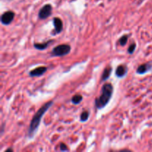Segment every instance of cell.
Returning a JSON list of instances; mask_svg holds the SVG:
<instances>
[{
	"instance_id": "11",
	"label": "cell",
	"mask_w": 152,
	"mask_h": 152,
	"mask_svg": "<svg viewBox=\"0 0 152 152\" xmlns=\"http://www.w3.org/2000/svg\"><path fill=\"white\" fill-rule=\"evenodd\" d=\"M111 72H112V68L111 67H106V68L104 69L103 72L102 74V77H101V81L104 82L105 80H108V78L111 76Z\"/></svg>"
},
{
	"instance_id": "15",
	"label": "cell",
	"mask_w": 152,
	"mask_h": 152,
	"mask_svg": "<svg viewBox=\"0 0 152 152\" xmlns=\"http://www.w3.org/2000/svg\"><path fill=\"white\" fill-rule=\"evenodd\" d=\"M136 47H137L136 44H135V43H132V44L129 46V48H128V53H130V54H132V53L134 52L135 49H136Z\"/></svg>"
},
{
	"instance_id": "12",
	"label": "cell",
	"mask_w": 152,
	"mask_h": 152,
	"mask_svg": "<svg viewBox=\"0 0 152 152\" xmlns=\"http://www.w3.org/2000/svg\"><path fill=\"white\" fill-rule=\"evenodd\" d=\"M83 97L82 95L76 94L71 98V102H72L73 104H74V105H79V104L83 101Z\"/></svg>"
},
{
	"instance_id": "5",
	"label": "cell",
	"mask_w": 152,
	"mask_h": 152,
	"mask_svg": "<svg viewBox=\"0 0 152 152\" xmlns=\"http://www.w3.org/2000/svg\"><path fill=\"white\" fill-rule=\"evenodd\" d=\"M14 12L11 11V10H8V11L4 12L1 16V24L4 25H10V24L13 22V19H14Z\"/></svg>"
},
{
	"instance_id": "3",
	"label": "cell",
	"mask_w": 152,
	"mask_h": 152,
	"mask_svg": "<svg viewBox=\"0 0 152 152\" xmlns=\"http://www.w3.org/2000/svg\"><path fill=\"white\" fill-rule=\"evenodd\" d=\"M71 48L69 45L68 44H61L59 45L56 46L55 48H53V50H52L51 56H64L68 55V53L71 52Z\"/></svg>"
},
{
	"instance_id": "10",
	"label": "cell",
	"mask_w": 152,
	"mask_h": 152,
	"mask_svg": "<svg viewBox=\"0 0 152 152\" xmlns=\"http://www.w3.org/2000/svg\"><path fill=\"white\" fill-rule=\"evenodd\" d=\"M53 42V40H49V41L46 42L45 43H34V48L37 50H45L50 44H51L52 42Z\"/></svg>"
},
{
	"instance_id": "8",
	"label": "cell",
	"mask_w": 152,
	"mask_h": 152,
	"mask_svg": "<svg viewBox=\"0 0 152 152\" xmlns=\"http://www.w3.org/2000/svg\"><path fill=\"white\" fill-rule=\"evenodd\" d=\"M48 71L47 67H38V68H34V70L29 72V76L31 77H41L43 74H45L46 71Z\"/></svg>"
},
{
	"instance_id": "4",
	"label": "cell",
	"mask_w": 152,
	"mask_h": 152,
	"mask_svg": "<svg viewBox=\"0 0 152 152\" xmlns=\"http://www.w3.org/2000/svg\"><path fill=\"white\" fill-rule=\"evenodd\" d=\"M52 13V6L47 4L43 6L39 11V18L41 19H45L48 18Z\"/></svg>"
},
{
	"instance_id": "1",
	"label": "cell",
	"mask_w": 152,
	"mask_h": 152,
	"mask_svg": "<svg viewBox=\"0 0 152 152\" xmlns=\"http://www.w3.org/2000/svg\"><path fill=\"white\" fill-rule=\"evenodd\" d=\"M53 101L50 100L48 101V102L45 103L38 111H37L35 114H34V117L31 120V123H30L29 129H28V136L29 138L34 137V134H35L36 132L38 130V128L39 126L40 123H41V120L42 119L43 116L48 111V110L50 108V107L53 105Z\"/></svg>"
},
{
	"instance_id": "6",
	"label": "cell",
	"mask_w": 152,
	"mask_h": 152,
	"mask_svg": "<svg viewBox=\"0 0 152 152\" xmlns=\"http://www.w3.org/2000/svg\"><path fill=\"white\" fill-rule=\"evenodd\" d=\"M53 26H54V30L52 31V34L53 35H56V34H60L63 29V23L61 19L58 17H54L53 19Z\"/></svg>"
},
{
	"instance_id": "13",
	"label": "cell",
	"mask_w": 152,
	"mask_h": 152,
	"mask_svg": "<svg viewBox=\"0 0 152 152\" xmlns=\"http://www.w3.org/2000/svg\"><path fill=\"white\" fill-rule=\"evenodd\" d=\"M128 39H129V36L123 35V37H121L119 39V43H120V45L121 46H124L127 44Z\"/></svg>"
},
{
	"instance_id": "7",
	"label": "cell",
	"mask_w": 152,
	"mask_h": 152,
	"mask_svg": "<svg viewBox=\"0 0 152 152\" xmlns=\"http://www.w3.org/2000/svg\"><path fill=\"white\" fill-rule=\"evenodd\" d=\"M152 70V62H146L140 65L137 69V74H145Z\"/></svg>"
},
{
	"instance_id": "17",
	"label": "cell",
	"mask_w": 152,
	"mask_h": 152,
	"mask_svg": "<svg viewBox=\"0 0 152 152\" xmlns=\"http://www.w3.org/2000/svg\"><path fill=\"white\" fill-rule=\"evenodd\" d=\"M6 152H7V151H13V149H12V148H8V149H7L5 151Z\"/></svg>"
},
{
	"instance_id": "14",
	"label": "cell",
	"mask_w": 152,
	"mask_h": 152,
	"mask_svg": "<svg viewBox=\"0 0 152 152\" xmlns=\"http://www.w3.org/2000/svg\"><path fill=\"white\" fill-rule=\"evenodd\" d=\"M89 118V112L88 111H83V113L80 115V121L84 123V122H86Z\"/></svg>"
},
{
	"instance_id": "16",
	"label": "cell",
	"mask_w": 152,
	"mask_h": 152,
	"mask_svg": "<svg viewBox=\"0 0 152 152\" xmlns=\"http://www.w3.org/2000/svg\"><path fill=\"white\" fill-rule=\"evenodd\" d=\"M59 148H60V151H68V147H67V145L64 143H60V145H59Z\"/></svg>"
},
{
	"instance_id": "9",
	"label": "cell",
	"mask_w": 152,
	"mask_h": 152,
	"mask_svg": "<svg viewBox=\"0 0 152 152\" xmlns=\"http://www.w3.org/2000/svg\"><path fill=\"white\" fill-rule=\"evenodd\" d=\"M128 72V68L126 65H120L117 68L115 71V74L117 77L119 78H123L127 74Z\"/></svg>"
},
{
	"instance_id": "2",
	"label": "cell",
	"mask_w": 152,
	"mask_h": 152,
	"mask_svg": "<svg viewBox=\"0 0 152 152\" xmlns=\"http://www.w3.org/2000/svg\"><path fill=\"white\" fill-rule=\"evenodd\" d=\"M114 87L111 83H105L102 86L101 94L95 99V107L96 109L105 108L112 97Z\"/></svg>"
}]
</instances>
